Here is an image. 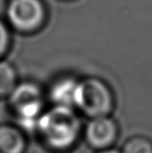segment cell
<instances>
[{
	"label": "cell",
	"mask_w": 152,
	"mask_h": 153,
	"mask_svg": "<svg viewBox=\"0 0 152 153\" xmlns=\"http://www.w3.org/2000/svg\"><path fill=\"white\" fill-rule=\"evenodd\" d=\"M79 80L72 76H63L53 83L50 89V99L53 106L75 108V96Z\"/></svg>",
	"instance_id": "6"
},
{
	"label": "cell",
	"mask_w": 152,
	"mask_h": 153,
	"mask_svg": "<svg viewBox=\"0 0 152 153\" xmlns=\"http://www.w3.org/2000/svg\"><path fill=\"white\" fill-rule=\"evenodd\" d=\"M9 1H10V0H9Z\"/></svg>",
	"instance_id": "12"
},
{
	"label": "cell",
	"mask_w": 152,
	"mask_h": 153,
	"mask_svg": "<svg viewBox=\"0 0 152 153\" xmlns=\"http://www.w3.org/2000/svg\"><path fill=\"white\" fill-rule=\"evenodd\" d=\"M114 106V94L106 82L95 76L79 80L75 96V108L83 115L90 119L110 116Z\"/></svg>",
	"instance_id": "2"
},
{
	"label": "cell",
	"mask_w": 152,
	"mask_h": 153,
	"mask_svg": "<svg viewBox=\"0 0 152 153\" xmlns=\"http://www.w3.org/2000/svg\"><path fill=\"white\" fill-rule=\"evenodd\" d=\"M6 17L14 29L32 33L44 25L47 11L42 0H10Z\"/></svg>",
	"instance_id": "4"
},
{
	"label": "cell",
	"mask_w": 152,
	"mask_h": 153,
	"mask_svg": "<svg viewBox=\"0 0 152 153\" xmlns=\"http://www.w3.org/2000/svg\"><path fill=\"white\" fill-rule=\"evenodd\" d=\"M96 153H121V151H119L115 148H109V149H104V150H99Z\"/></svg>",
	"instance_id": "11"
},
{
	"label": "cell",
	"mask_w": 152,
	"mask_h": 153,
	"mask_svg": "<svg viewBox=\"0 0 152 153\" xmlns=\"http://www.w3.org/2000/svg\"><path fill=\"white\" fill-rule=\"evenodd\" d=\"M18 84V76L11 63L0 60V98L9 97Z\"/></svg>",
	"instance_id": "8"
},
{
	"label": "cell",
	"mask_w": 152,
	"mask_h": 153,
	"mask_svg": "<svg viewBox=\"0 0 152 153\" xmlns=\"http://www.w3.org/2000/svg\"><path fill=\"white\" fill-rule=\"evenodd\" d=\"M9 104L23 128H36L44 112V97L37 84L31 82L18 83L9 95Z\"/></svg>",
	"instance_id": "3"
},
{
	"label": "cell",
	"mask_w": 152,
	"mask_h": 153,
	"mask_svg": "<svg viewBox=\"0 0 152 153\" xmlns=\"http://www.w3.org/2000/svg\"><path fill=\"white\" fill-rule=\"evenodd\" d=\"M121 153H152V140L145 136H136L127 140Z\"/></svg>",
	"instance_id": "9"
},
{
	"label": "cell",
	"mask_w": 152,
	"mask_h": 153,
	"mask_svg": "<svg viewBox=\"0 0 152 153\" xmlns=\"http://www.w3.org/2000/svg\"><path fill=\"white\" fill-rule=\"evenodd\" d=\"M11 37L10 32L7 25H5L1 19H0V58H2L8 51L10 47Z\"/></svg>",
	"instance_id": "10"
},
{
	"label": "cell",
	"mask_w": 152,
	"mask_h": 153,
	"mask_svg": "<svg viewBox=\"0 0 152 153\" xmlns=\"http://www.w3.org/2000/svg\"><path fill=\"white\" fill-rule=\"evenodd\" d=\"M87 144L95 150H104L113 147L119 135L116 121L110 116L91 118L83 131Z\"/></svg>",
	"instance_id": "5"
},
{
	"label": "cell",
	"mask_w": 152,
	"mask_h": 153,
	"mask_svg": "<svg viewBox=\"0 0 152 153\" xmlns=\"http://www.w3.org/2000/svg\"><path fill=\"white\" fill-rule=\"evenodd\" d=\"M82 129V121L75 108L60 106H53L44 111L36 126L43 143L57 152L73 147L81 136Z\"/></svg>",
	"instance_id": "1"
},
{
	"label": "cell",
	"mask_w": 152,
	"mask_h": 153,
	"mask_svg": "<svg viewBox=\"0 0 152 153\" xmlns=\"http://www.w3.org/2000/svg\"><path fill=\"white\" fill-rule=\"evenodd\" d=\"M26 140L21 129L0 125V153H24Z\"/></svg>",
	"instance_id": "7"
}]
</instances>
